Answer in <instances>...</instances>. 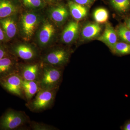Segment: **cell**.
Segmentation results:
<instances>
[{"label": "cell", "mask_w": 130, "mask_h": 130, "mask_svg": "<svg viewBox=\"0 0 130 130\" xmlns=\"http://www.w3.org/2000/svg\"><path fill=\"white\" fill-rule=\"evenodd\" d=\"M124 24L127 26V28L130 30V14L126 16L125 18Z\"/></svg>", "instance_id": "obj_27"}, {"label": "cell", "mask_w": 130, "mask_h": 130, "mask_svg": "<svg viewBox=\"0 0 130 130\" xmlns=\"http://www.w3.org/2000/svg\"><path fill=\"white\" fill-rule=\"evenodd\" d=\"M62 68L44 64L38 83L40 89L59 88L63 77Z\"/></svg>", "instance_id": "obj_1"}, {"label": "cell", "mask_w": 130, "mask_h": 130, "mask_svg": "<svg viewBox=\"0 0 130 130\" xmlns=\"http://www.w3.org/2000/svg\"><path fill=\"white\" fill-rule=\"evenodd\" d=\"M70 53L63 48H58L50 51L44 56V64L62 68L70 59Z\"/></svg>", "instance_id": "obj_5"}, {"label": "cell", "mask_w": 130, "mask_h": 130, "mask_svg": "<svg viewBox=\"0 0 130 130\" xmlns=\"http://www.w3.org/2000/svg\"><path fill=\"white\" fill-rule=\"evenodd\" d=\"M42 67L37 64L25 65L19 69L18 73L24 80L38 82L41 73Z\"/></svg>", "instance_id": "obj_6"}, {"label": "cell", "mask_w": 130, "mask_h": 130, "mask_svg": "<svg viewBox=\"0 0 130 130\" xmlns=\"http://www.w3.org/2000/svg\"><path fill=\"white\" fill-rule=\"evenodd\" d=\"M22 89L24 95L29 102L31 101V99L35 95L37 94L40 89V87L37 81H27L23 79Z\"/></svg>", "instance_id": "obj_12"}, {"label": "cell", "mask_w": 130, "mask_h": 130, "mask_svg": "<svg viewBox=\"0 0 130 130\" xmlns=\"http://www.w3.org/2000/svg\"><path fill=\"white\" fill-rule=\"evenodd\" d=\"M68 6L71 14L77 21L84 18L88 14V9L85 6L73 2H70Z\"/></svg>", "instance_id": "obj_15"}, {"label": "cell", "mask_w": 130, "mask_h": 130, "mask_svg": "<svg viewBox=\"0 0 130 130\" xmlns=\"http://www.w3.org/2000/svg\"><path fill=\"white\" fill-rule=\"evenodd\" d=\"M79 31V24L78 21L70 22L62 32V41L65 43H71L76 39Z\"/></svg>", "instance_id": "obj_8"}, {"label": "cell", "mask_w": 130, "mask_h": 130, "mask_svg": "<svg viewBox=\"0 0 130 130\" xmlns=\"http://www.w3.org/2000/svg\"><path fill=\"white\" fill-rule=\"evenodd\" d=\"M69 13L64 7L59 6L52 10L51 17L52 19L57 23H63L67 19Z\"/></svg>", "instance_id": "obj_16"}, {"label": "cell", "mask_w": 130, "mask_h": 130, "mask_svg": "<svg viewBox=\"0 0 130 130\" xmlns=\"http://www.w3.org/2000/svg\"><path fill=\"white\" fill-rule=\"evenodd\" d=\"M116 31L118 37L121 41L130 44V30L124 24H119Z\"/></svg>", "instance_id": "obj_21"}, {"label": "cell", "mask_w": 130, "mask_h": 130, "mask_svg": "<svg viewBox=\"0 0 130 130\" xmlns=\"http://www.w3.org/2000/svg\"><path fill=\"white\" fill-rule=\"evenodd\" d=\"M120 129L122 130H130V119L125 121L121 126Z\"/></svg>", "instance_id": "obj_26"}, {"label": "cell", "mask_w": 130, "mask_h": 130, "mask_svg": "<svg viewBox=\"0 0 130 130\" xmlns=\"http://www.w3.org/2000/svg\"><path fill=\"white\" fill-rule=\"evenodd\" d=\"M93 17L96 23L103 24L107 23L109 18V14L107 9L100 8L95 10L93 13Z\"/></svg>", "instance_id": "obj_22"}, {"label": "cell", "mask_w": 130, "mask_h": 130, "mask_svg": "<svg viewBox=\"0 0 130 130\" xmlns=\"http://www.w3.org/2000/svg\"><path fill=\"white\" fill-rule=\"evenodd\" d=\"M18 70L11 58L6 56L0 60V78L18 72Z\"/></svg>", "instance_id": "obj_10"}, {"label": "cell", "mask_w": 130, "mask_h": 130, "mask_svg": "<svg viewBox=\"0 0 130 130\" xmlns=\"http://www.w3.org/2000/svg\"><path fill=\"white\" fill-rule=\"evenodd\" d=\"M31 127L32 129L35 130H52L55 129L53 126L39 123L34 122L31 123Z\"/></svg>", "instance_id": "obj_23"}, {"label": "cell", "mask_w": 130, "mask_h": 130, "mask_svg": "<svg viewBox=\"0 0 130 130\" xmlns=\"http://www.w3.org/2000/svg\"><path fill=\"white\" fill-rule=\"evenodd\" d=\"M13 50L17 56L24 60H31L36 56L35 50L25 44L19 45L15 47Z\"/></svg>", "instance_id": "obj_14"}, {"label": "cell", "mask_w": 130, "mask_h": 130, "mask_svg": "<svg viewBox=\"0 0 130 130\" xmlns=\"http://www.w3.org/2000/svg\"><path fill=\"white\" fill-rule=\"evenodd\" d=\"M118 38L116 30L110 24L107 23L104 32L98 37L97 40L105 43L111 49L118 42Z\"/></svg>", "instance_id": "obj_7"}, {"label": "cell", "mask_w": 130, "mask_h": 130, "mask_svg": "<svg viewBox=\"0 0 130 130\" xmlns=\"http://www.w3.org/2000/svg\"><path fill=\"white\" fill-rule=\"evenodd\" d=\"M7 55V53L5 50L2 48L0 47V60Z\"/></svg>", "instance_id": "obj_28"}, {"label": "cell", "mask_w": 130, "mask_h": 130, "mask_svg": "<svg viewBox=\"0 0 130 130\" xmlns=\"http://www.w3.org/2000/svg\"><path fill=\"white\" fill-rule=\"evenodd\" d=\"M5 38V35L2 29L1 28H0V41H2Z\"/></svg>", "instance_id": "obj_29"}, {"label": "cell", "mask_w": 130, "mask_h": 130, "mask_svg": "<svg viewBox=\"0 0 130 130\" xmlns=\"http://www.w3.org/2000/svg\"><path fill=\"white\" fill-rule=\"evenodd\" d=\"M23 80L18 72L0 78V84L9 93L20 97H23Z\"/></svg>", "instance_id": "obj_4"}, {"label": "cell", "mask_w": 130, "mask_h": 130, "mask_svg": "<svg viewBox=\"0 0 130 130\" xmlns=\"http://www.w3.org/2000/svg\"><path fill=\"white\" fill-rule=\"evenodd\" d=\"M114 9L121 14H126L130 10V0H110Z\"/></svg>", "instance_id": "obj_19"}, {"label": "cell", "mask_w": 130, "mask_h": 130, "mask_svg": "<svg viewBox=\"0 0 130 130\" xmlns=\"http://www.w3.org/2000/svg\"><path fill=\"white\" fill-rule=\"evenodd\" d=\"M55 29L52 24L46 22L42 26L39 34L40 44L45 46L48 44L55 32Z\"/></svg>", "instance_id": "obj_13"}, {"label": "cell", "mask_w": 130, "mask_h": 130, "mask_svg": "<svg viewBox=\"0 0 130 130\" xmlns=\"http://www.w3.org/2000/svg\"><path fill=\"white\" fill-rule=\"evenodd\" d=\"M58 89H40L35 99L29 102V108L33 112H40L48 109L54 102Z\"/></svg>", "instance_id": "obj_2"}, {"label": "cell", "mask_w": 130, "mask_h": 130, "mask_svg": "<svg viewBox=\"0 0 130 130\" xmlns=\"http://www.w3.org/2000/svg\"><path fill=\"white\" fill-rule=\"evenodd\" d=\"M26 6L31 8L40 7L42 5L41 0H22Z\"/></svg>", "instance_id": "obj_24"}, {"label": "cell", "mask_w": 130, "mask_h": 130, "mask_svg": "<svg viewBox=\"0 0 130 130\" xmlns=\"http://www.w3.org/2000/svg\"><path fill=\"white\" fill-rule=\"evenodd\" d=\"M0 23L8 37L12 38L16 35L17 28L16 24L12 19L7 18L2 20Z\"/></svg>", "instance_id": "obj_17"}, {"label": "cell", "mask_w": 130, "mask_h": 130, "mask_svg": "<svg viewBox=\"0 0 130 130\" xmlns=\"http://www.w3.org/2000/svg\"><path fill=\"white\" fill-rule=\"evenodd\" d=\"M102 29L100 24L91 23L86 25L82 29L81 37L84 40H89L98 37Z\"/></svg>", "instance_id": "obj_11"}, {"label": "cell", "mask_w": 130, "mask_h": 130, "mask_svg": "<svg viewBox=\"0 0 130 130\" xmlns=\"http://www.w3.org/2000/svg\"><path fill=\"white\" fill-rule=\"evenodd\" d=\"M74 2L79 5L85 6L90 5L93 0H74Z\"/></svg>", "instance_id": "obj_25"}, {"label": "cell", "mask_w": 130, "mask_h": 130, "mask_svg": "<svg viewBox=\"0 0 130 130\" xmlns=\"http://www.w3.org/2000/svg\"><path fill=\"white\" fill-rule=\"evenodd\" d=\"M110 50L118 56L130 55V44L123 42H118Z\"/></svg>", "instance_id": "obj_20"}, {"label": "cell", "mask_w": 130, "mask_h": 130, "mask_svg": "<svg viewBox=\"0 0 130 130\" xmlns=\"http://www.w3.org/2000/svg\"><path fill=\"white\" fill-rule=\"evenodd\" d=\"M28 121L23 112L9 109L0 118V130H11L24 125Z\"/></svg>", "instance_id": "obj_3"}, {"label": "cell", "mask_w": 130, "mask_h": 130, "mask_svg": "<svg viewBox=\"0 0 130 130\" xmlns=\"http://www.w3.org/2000/svg\"><path fill=\"white\" fill-rule=\"evenodd\" d=\"M16 7L8 0H0V18H4L13 14Z\"/></svg>", "instance_id": "obj_18"}, {"label": "cell", "mask_w": 130, "mask_h": 130, "mask_svg": "<svg viewBox=\"0 0 130 130\" xmlns=\"http://www.w3.org/2000/svg\"><path fill=\"white\" fill-rule=\"evenodd\" d=\"M38 21V18L36 14L28 13L22 18V24L25 35L28 38L32 36Z\"/></svg>", "instance_id": "obj_9"}]
</instances>
